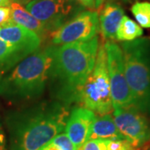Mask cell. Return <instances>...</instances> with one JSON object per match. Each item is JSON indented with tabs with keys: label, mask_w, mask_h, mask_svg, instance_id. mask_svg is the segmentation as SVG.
Masks as SVG:
<instances>
[{
	"label": "cell",
	"mask_w": 150,
	"mask_h": 150,
	"mask_svg": "<svg viewBox=\"0 0 150 150\" xmlns=\"http://www.w3.org/2000/svg\"><path fill=\"white\" fill-rule=\"evenodd\" d=\"M69 116L68 107L59 102L42 103L9 112L5 119L8 150H38L64 131Z\"/></svg>",
	"instance_id": "6da1fadb"
},
{
	"label": "cell",
	"mask_w": 150,
	"mask_h": 150,
	"mask_svg": "<svg viewBox=\"0 0 150 150\" xmlns=\"http://www.w3.org/2000/svg\"><path fill=\"white\" fill-rule=\"evenodd\" d=\"M98 47V36L88 41L53 47L49 79L55 94L65 104L79 101L81 88L93 69Z\"/></svg>",
	"instance_id": "7a4b0ae2"
},
{
	"label": "cell",
	"mask_w": 150,
	"mask_h": 150,
	"mask_svg": "<svg viewBox=\"0 0 150 150\" xmlns=\"http://www.w3.org/2000/svg\"><path fill=\"white\" fill-rule=\"evenodd\" d=\"M53 47L29 54L1 78L0 96L12 102L40 96L49 79Z\"/></svg>",
	"instance_id": "3957f363"
},
{
	"label": "cell",
	"mask_w": 150,
	"mask_h": 150,
	"mask_svg": "<svg viewBox=\"0 0 150 150\" xmlns=\"http://www.w3.org/2000/svg\"><path fill=\"white\" fill-rule=\"evenodd\" d=\"M120 47L133 106L150 114V38L123 42Z\"/></svg>",
	"instance_id": "277c9868"
},
{
	"label": "cell",
	"mask_w": 150,
	"mask_h": 150,
	"mask_svg": "<svg viewBox=\"0 0 150 150\" xmlns=\"http://www.w3.org/2000/svg\"><path fill=\"white\" fill-rule=\"evenodd\" d=\"M79 101L99 115L113 110L104 44L98 47L93 69L81 88Z\"/></svg>",
	"instance_id": "5b68a950"
},
{
	"label": "cell",
	"mask_w": 150,
	"mask_h": 150,
	"mask_svg": "<svg viewBox=\"0 0 150 150\" xmlns=\"http://www.w3.org/2000/svg\"><path fill=\"white\" fill-rule=\"evenodd\" d=\"M24 8L52 33L84 10L75 0H36Z\"/></svg>",
	"instance_id": "8992f818"
},
{
	"label": "cell",
	"mask_w": 150,
	"mask_h": 150,
	"mask_svg": "<svg viewBox=\"0 0 150 150\" xmlns=\"http://www.w3.org/2000/svg\"><path fill=\"white\" fill-rule=\"evenodd\" d=\"M104 49L112 108L133 106V98L125 77L121 47L112 40H108L104 43Z\"/></svg>",
	"instance_id": "52a82bcc"
},
{
	"label": "cell",
	"mask_w": 150,
	"mask_h": 150,
	"mask_svg": "<svg viewBox=\"0 0 150 150\" xmlns=\"http://www.w3.org/2000/svg\"><path fill=\"white\" fill-rule=\"evenodd\" d=\"M99 31L98 13L83 10L51 33L54 45L88 41L96 37Z\"/></svg>",
	"instance_id": "ba28073f"
},
{
	"label": "cell",
	"mask_w": 150,
	"mask_h": 150,
	"mask_svg": "<svg viewBox=\"0 0 150 150\" xmlns=\"http://www.w3.org/2000/svg\"><path fill=\"white\" fill-rule=\"evenodd\" d=\"M113 120L119 133L134 148L150 140V123L144 112L134 106L114 108Z\"/></svg>",
	"instance_id": "9c48e42d"
},
{
	"label": "cell",
	"mask_w": 150,
	"mask_h": 150,
	"mask_svg": "<svg viewBox=\"0 0 150 150\" xmlns=\"http://www.w3.org/2000/svg\"><path fill=\"white\" fill-rule=\"evenodd\" d=\"M0 39L28 55L38 51L41 45V38L38 34L12 20L0 26Z\"/></svg>",
	"instance_id": "30bf717a"
},
{
	"label": "cell",
	"mask_w": 150,
	"mask_h": 150,
	"mask_svg": "<svg viewBox=\"0 0 150 150\" xmlns=\"http://www.w3.org/2000/svg\"><path fill=\"white\" fill-rule=\"evenodd\" d=\"M95 118L94 112L84 107L75 108L69 113L65 132L78 150L88 140L92 123Z\"/></svg>",
	"instance_id": "8fae6325"
},
{
	"label": "cell",
	"mask_w": 150,
	"mask_h": 150,
	"mask_svg": "<svg viewBox=\"0 0 150 150\" xmlns=\"http://www.w3.org/2000/svg\"><path fill=\"white\" fill-rule=\"evenodd\" d=\"M98 15L99 30L103 38L112 40L116 38V33L124 16V11L122 7L113 2L105 3L101 7Z\"/></svg>",
	"instance_id": "7c38bea8"
},
{
	"label": "cell",
	"mask_w": 150,
	"mask_h": 150,
	"mask_svg": "<svg viewBox=\"0 0 150 150\" xmlns=\"http://www.w3.org/2000/svg\"><path fill=\"white\" fill-rule=\"evenodd\" d=\"M89 139L115 140L124 139L116 127L112 116L110 113L99 115L92 123L89 130Z\"/></svg>",
	"instance_id": "4fadbf2b"
},
{
	"label": "cell",
	"mask_w": 150,
	"mask_h": 150,
	"mask_svg": "<svg viewBox=\"0 0 150 150\" xmlns=\"http://www.w3.org/2000/svg\"><path fill=\"white\" fill-rule=\"evenodd\" d=\"M9 7L11 10V20L15 23L35 33L40 38L43 37L46 32H48L43 23L33 16L20 4L12 2Z\"/></svg>",
	"instance_id": "5bb4252c"
},
{
	"label": "cell",
	"mask_w": 150,
	"mask_h": 150,
	"mask_svg": "<svg viewBox=\"0 0 150 150\" xmlns=\"http://www.w3.org/2000/svg\"><path fill=\"white\" fill-rule=\"evenodd\" d=\"M28 54L0 39V79Z\"/></svg>",
	"instance_id": "9a60e30c"
},
{
	"label": "cell",
	"mask_w": 150,
	"mask_h": 150,
	"mask_svg": "<svg viewBox=\"0 0 150 150\" xmlns=\"http://www.w3.org/2000/svg\"><path fill=\"white\" fill-rule=\"evenodd\" d=\"M144 33L143 28L128 16H123L116 33L118 41L130 42L141 37Z\"/></svg>",
	"instance_id": "2e32d148"
},
{
	"label": "cell",
	"mask_w": 150,
	"mask_h": 150,
	"mask_svg": "<svg viewBox=\"0 0 150 150\" xmlns=\"http://www.w3.org/2000/svg\"><path fill=\"white\" fill-rule=\"evenodd\" d=\"M131 12L139 26L150 28V3L136 2L132 6Z\"/></svg>",
	"instance_id": "e0dca14e"
},
{
	"label": "cell",
	"mask_w": 150,
	"mask_h": 150,
	"mask_svg": "<svg viewBox=\"0 0 150 150\" xmlns=\"http://www.w3.org/2000/svg\"><path fill=\"white\" fill-rule=\"evenodd\" d=\"M38 150H78L66 134H59Z\"/></svg>",
	"instance_id": "ac0fdd59"
},
{
	"label": "cell",
	"mask_w": 150,
	"mask_h": 150,
	"mask_svg": "<svg viewBox=\"0 0 150 150\" xmlns=\"http://www.w3.org/2000/svg\"><path fill=\"white\" fill-rule=\"evenodd\" d=\"M107 150H136V148L125 139L107 140Z\"/></svg>",
	"instance_id": "d6986e66"
},
{
	"label": "cell",
	"mask_w": 150,
	"mask_h": 150,
	"mask_svg": "<svg viewBox=\"0 0 150 150\" xmlns=\"http://www.w3.org/2000/svg\"><path fill=\"white\" fill-rule=\"evenodd\" d=\"M79 150H107V140H87Z\"/></svg>",
	"instance_id": "ffe728a7"
},
{
	"label": "cell",
	"mask_w": 150,
	"mask_h": 150,
	"mask_svg": "<svg viewBox=\"0 0 150 150\" xmlns=\"http://www.w3.org/2000/svg\"><path fill=\"white\" fill-rule=\"evenodd\" d=\"M11 20V10L9 6L0 7V26Z\"/></svg>",
	"instance_id": "44dd1931"
},
{
	"label": "cell",
	"mask_w": 150,
	"mask_h": 150,
	"mask_svg": "<svg viewBox=\"0 0 150 150\" xmlns=\"http://www.w3.org/2000/svg\"><path fill=\"white\" fill-rule=\"evenodd\" d=\"M0 150H8L7 136L1 120H0Z\"/></svg>",
	"instance_id": "7402d4cb"
},
{
	"label": "cell",
	"mask_w": 150,
	"mask_h": 150,
	"mask_svg": "<svg viewBox=\"0 0 150 150\" xmlns=\"http://www.w3.org/2000/svg\"><path fill=\"white\" fill-rule=\"evenodd\" d=\"M75 1L77 3H79L81 6H83L84 8L95 11V6H94L93 0H75Z\"/></svg>",
	"instance_id": "603a6c76"
},
{
	"label": "cell",
	"mask_w": 150,
	"mask_h": 150,
	"mask_svg": "<svg viewBox=\"0 0 150 150\" xmlns=\"http://www.w3.org/2000/svg\"><path fill=\"white\" fill-rule=\"evenodd\" d=\"M108 0H93V2H94V6H95V11L97 10V12L99 10L100 8H101V7H102L106 2H107Z\"/></svg>",
	"instance_id": "cb8c5ba5"
},
{
	"label": "cell",
	"mask_w": 150,
	"mask_h": 150,
	"mask_svg": "<svg viewBox=\"0 0 150 150\" xmlns=\"http://www.w3.org/2000/svg\"><path fill=\"white\" fill-rule=\"evenodd\" d=\"M13 0H0V7L2 6H9Z\"/></svg>",
	"instance_id": "d4e9b609"
},
{
	"label": "cell",
	"mask_w": 150,
	"mask_h": 150,
	"mask_svg": "<svg viewBox=\"0 0 150 150\" xmlns=\"http://www.w3.org/2000/svg\"><path fill=\"white\" fill-rule=\"evenodd\" d=\"M13 2H16L20 4L21 5H26L28 3V0H13Z\"/></svg>",
	"instance_id": "484cf974"
},
{
	"label": "cell",
	"mask_w": 150,
	"mask_h": 150,
	"mask_svg": "<svg viewBox=\"0 0 150 150\" xmlns=\"http://www.w3.org/2000/svg\"><path fill=\"white\" fill-rule=\"evenodd\" d=\"M31 1H36V0H28V3H29V2H31Z\"/></svg>",
	"instance_id": "4316f807"
}]
</instances>
